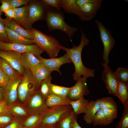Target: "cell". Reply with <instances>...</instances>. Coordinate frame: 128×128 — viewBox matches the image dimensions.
Returning a JSON list of instances; mask_svg holds the SVG:
<instances>
[{"label": "cell", "instance_id": "obj_1", "mask_svg": "<svg viewBox=\"0 0 128 128\" xmlns=\"http://www.w3.org/2000/svg\"><path fill=\"white\" fill-rule=\"evenodd\" d=\"M80 30L81 33V41L78 46H76L73 44V47L70 48L62 45L61 47V49L66 52L74 65L75 70L72 76L73 80L76 81L82 75L89 78L93 77L95 75V70L86 67L82 61L81 54L82 50L85 46L89 44L90 41L81 28Z\"/></svg>", "mask_w": 128, "mask_h": 128}, {"label": "cell", "instance_id": "obj_2", "mask_svg": "<svg viewBox=\"0 0 128 128\" xmlns=\"http://www.w3.org/2000/svg\"><path fill=\"white\" fill-rule=\"evenodd\" d=\"M46 9L45 19L49 31L60 30L66 33L72 41L73 35L78 30V28L71 27L66 23L63 13L60 10L50 6H46Z\"/></svg>", "mask_w": 128, "mask_h": 128}, {"label": "cell", "instance_id": "obj_3", "mask_svg": "<svg viewBox=\"0 0 128 128\" xmlns=\"http://www.w3.org/2000/svg\"><path fill=\"white\" fill-rule=\"evenodd\" d=\"M31 29L34 44L45 51L50 58L56 57L61 49V45L59 41L53 36L47 35L35 28Z\"/></svg>", "mask_w": 128, "mask_h": 128}, {"label": "cell", "instance_id": "obj_4", "mask_svg": "<svg viewBox=\"0 0 128 128\" xmlns=\"http://www.w3.org/2000/svg\"><path fill=\"white\" fill-rule=\"evenodd\" d=\"M38 87L30 69L24 68L22 80L18 88V95L20 101L24 104L29 97L38 90Z\"/></svg>", "mask_w": 128, "mask_h": 128}, {"label": "cell", "instance_id": "obj_5", "mask_svg": "<svg viewBox=\"0 0 128 128\" xmlns=\"http://www.w3.org/2000/svg\"><path fill=\"white\" fill-rule=\"evenodd\" d=\"M72 110L70 105L48 107L44 112L38 126L57 125L64 117Z\"/></svg>", "mask_w": 128, "mask_h": 128}, {"label": "cell", "instance_id": "obj_6", "mask_svg": "<svg viewBox=\"0 0 128 128\" xmlns=\"http://www.w3.org/2000/svg\"><path fill=\"white\" fill-rule=\"evenodd\" d=\"M29 5L27 18L22 25L25 29L30 30L35 22L44 18L45 19L46 11V6L41 1L31 0Z\"/></svg>", "mask_w": 128, "mask_h": 128}, {"label": "cell", "instance_id": "obj_7", "mask_svg": "<svg viewBox=\"0 0 128 128\" xmlns=\"http://www.w3.org/2000/svg\"><path fill=\"white\" fill-rule=\"evenodd\" d=\"M95 22L100 34L101 39L104 47L102 55L103 62L108 64L110 62L109 56L110 53L115 43L114 38L111 35L110 32L99 20L96 19Z\"/></svg>", "mask_w": 128, "mask_h": 128}, {"label": "cell", "instance_id": "obj_8", "mask_svg": "<svg viewBox=\"0 0 128 128\" xmlns=\"http://www.w3.org/2000/svg\"><path fill=\"white\" fill-rule=\"evenodd\" d=\"M9 50H14L20 54L31 52L36 56L40 55L44 52L40 47L35 44L26 45L0 41V51Z\"/></svg>", "mask_w": 128, "mask_h": 128}, {"label": "cell", "instance_id": "obj_9", "mask_svg": "<svg viewBox=\"0 0 128 128\" xmlns=\"http://www.w3.org/2000/svg\"><path fill=\"white\" fill-rule=\"evenodd\" d=\"M23 104L31 114L44 112L48 108L45 100L38 90L31 96Z\"/></svg>", "mask_w": 128, "mask_h": 128}, {"label": "cell", "instance_id": "obj_10", "mask_svg": "<svg viewBox=\"0 0 128 128\" xmlns=\"http://www.w3.org/2000/svg\"><path fill=\"white\" fill-rule=\"evenodd\" d=\"M101 64L104 67L102 78L108 90L109 93L117 96L119 81L114 72L111 70L108 64L102 63H101Z\"/></svg>", "mask_w": 128, "mask_h": 128}, {"label": "cell", "instance_id": "obj_11", "mask_svg": "<svg viewBox=\"0 0 128 128\" xmlns=\"http://www.w3.org/2000/svg\"><path fill=\"white\" fill-rule=\"evenodd\" d=\"M22 76L19 75L10 79L5 89V98L4 101L8 106L16 102L17 98L18 88L21 82Z\"/></svg>", "mask_w": 128, "mask_h": 128}, {"label": "cell", "instance_id": "obj_12", "mask_svg": "<svg viewBox=\"0 0 128 128\" xmlns=\"http://www.w3.org/2000/svg\"><path fill=\"white\" fill-rule=\"evenodd\" d=\"M36 56L49 71L52 72L54 71H56L61 75V73L60 70V67L65 64L72 62L66 53L59 57L48 59L44 58L41 55Z\"/></svg>", "mask_w": 128, "mask_h": 128}, {"label": "cell", "instance_id": "obj_13", "mask_svg": "<svg viewBox=\"0 0 128 128\" xmlns=\"http://www.w3.org/2000/svg\"><path fill=\"white\" fill-rule=\"evenodd\" d=\"M87 78L85 76L79 78L72 87L67 97L71 100H75L88 94L90 91L86 83Z\"/></svg>", "mask_w": 128, "mask_h": 128}, {"label": "cell", "instance_id": "obj_14", "mask_svg": "<svg viewBox=\"0 0 128 128\" xmlns=\"http://www.w3.org/2000/svg\"><path fill=\"white\" fill-rule=\"evenodd\" d=\"M20 53L12 50L0 51V58L8 62L20 74L23 75L24 68L20 60Z\"/></svg>", "mask_w": 128, "mask_h": 128}, {"label": "cell", "instance_id": "obj_15", "mask_svg": "<svg viewBox=\"0 0 128 128\" xmlns=\"http://www.w3.org/2000/svg\"><path fill=\"white\" fill-rule=\"evenodd\" d=\"M103 1V0H96L94 2L86 3L80 8L83 21H89L93 18L100 9Z\"/></svg>", "mask_w": 128, "mask_h": 128}, {"label": "cell", "instance_id": "obj_16", "mask_svg": "<svg viewBox=\"0 0 128 128\" xmlns=\"http://www.w3.org/2000/svg\"><path fill=\"white\" fill-rule=\"evenodd\" d=\"M3 21L5 26L15 31L25 38L33 39V35L31 29L28 30L24 28L13 19L6 18L5 19H3Z\"/></svg>", "mask_w": 128, "mask_h": 128}, {"label": "cell", "instance_id": "obj_17", "mask_svg": "<svg viewBox=\"0 0 128 128\" xmlns=\"http://www.w3.org/2000/svg\"><path fill=\"white\" fill-rule=\"evenodd\" d=\"M5 28L8 35V43L26 45L34 44L33 40L25 38L5 26Z\"/></svg>", "mask_w": 128, "mask_h": 128}, {"label": "cell", "instance_id": "obj_18", "mask_svg": "<svg viewBox=\"0 0 128 128\" xmlns=\"http://www.w3.org/2000/svg\"><path fill=\"white\" fill-rule=\"evenodd\" d=\"M8 106V113L15 118H26L31 114L23 104L16 102Z\"/></svg>", "mask_w": 128, "mask_h": 128}, {"label": "cell", "instance_id": "obj_19", "mask_svg": "<svg viewBox=\"0 0 128 128\" xmlns=\"http://www.w3.org/2000/svg\"><path fill=\"white\" fill-rule=\"evenodd\" d=\"M20 59L21 64L24 68L31 69L41 63L37 57L31 52L20 54Z\"/></svg>", "mask_w": 128, "mask_h": 128}, {"label": "cell", "instance_id": "obj_20", "mask_svg": "<svg viewBox=\"0 0 128 128\" xmlns=\"http://www.w3.org/2000/svg\"><path fill=\"white\" fill-rule=\"evenodd\" d=\"M30 70L36 81L38 88L42 81L50 74L51 73L41 62Z\"/></svg>", "mask_w": 128, "mask_h": 128}, {"label": "cell", "instance_id": "obj_21", "mask_svg": "<svg viewBox=\"0 0 128 128\" xmlns=\"http://www.w3.org/2000/svg\"><path fill=\"white\" fill-rule=\"evenodd\" d=\"M100 109L99 99L89 101L83 119L87 124L92 123V119L96 113Z\"/></svg>", "mask_w": 128, "mask_h": 128}, {"label": "cell", "instance_id": "obj_22", "mask_svg": "<svg viewBox=\"0 0 128 128\" xmlns=\"http://www.w3.org/2000/svg\"><path fill=\"white\" fill-rule=\"evenodd\" d=\"M76 0H60L61 7L64 11L77 16L83 21L82 13L76 3Z\"/></svg>", "mask_w": 128, "mask_h": 128}, {"label": "cell", "instance_id": "obj_23", "mask_svg": "<svg viewBox=\"0 0 128 128\" xmlns=\"http://www.w3.org/2000/svg\"><path fill=\"white\" fill-rule=\"evenodd\" d=\"M89 102L88 100L83 96L76 100H71L70 105L74 113L78 116L81 114L85 113Z\"/></svg>", "mask_w": 128, "mask_h": 128}, {"label": "cell", "instance_id": "obj_24", "mask_svg": "<svg viewBox=\"0 0 128 128\" xmlns=\"http://www.w3.org/2000/svg\"><path fill=\"white\" fill-rule=\"evenodd\" d=\"M47 106L50 107L55 106L70 105L71 101L67 97H61L52 93L45 100Z\"/></svg>", "mask_w": 128, "mask_h": 128}, {"label": "cell", "instance_id": "obj_25", "mask_svg": "<svg viewBox=\"0 0 128 128\" xmlns=\"http://www.w3.org/2000/svg\"><path fill=\"white\" fill-rule=\"evenodd\" d=\"M43 114L44 112L31 114L24 120L23 128L37 127L42 119Z\"/></svg>", "mask_w": 128, "mask_h": 128}, {"label": "cell", "instance_id": "obj_26", "mask_svg": "<svg viewBox=\"0 0 128 128\" xmlns=\"http://www.w3.org/2000/svg\"><path fill=\"white\" fill-rule=\"evenodd\" d=\"M52 79L50 74L42 81L38 89V91L45 100L52 93L50 88Z\"/></svg>", "mask_w": 128, "mask_h": 128}, {"label": "cell", "instance_id": "obj_27", "mask_svg": "<svg viewBox=\"0 0 128 128\" xmlns=\"http://www.w3.org/2000/svg\"><path fill=\"white\" fill-rule=\"evenodd\" d=\"M29 4L20 7L13 8L15 15L14 20L22 25L26 20L27 15Z\"/></svg>", "mask_w": 128, "mask_h": 128}, {"label": "cell", "instance_id": "obj_28", "mask_svg": "<svg viewBox=\"0 0 128 128\" xmlns=\"http://www.w3.org/2000/svg\"><path fill=\"white\" fill-rule=\"evenodd\" d=\"M112 122L106 119L103 109L100 108L93 117L92 123L94 125H100L103 126L108 125Z\"/></svg>", "mask_w": 128, "mask_h": 128}, {"label": "cell", "instance_id": "obj_29", "mask_svg": "<svg viewBox=\"0 0 128 128\" xmlns=\"http://www.w3.org/2000/svg\"><path fill=\"white\" fill-rule=\"evenodd\" d=\"M117 96L121 100L123 105L128 102V85L119 81Z\"/></svg>", "mask_w": 128, "mask_h": 128}, {"label": "cell", "instance_id": "obj_30", "mask_svg": "<svg viewBox=\"0 0 128 128\" xmlns=\"http://www.w3.org/2000/svg\"><path fill=\"white\" fill-rule=\"evenodd\" d=\"M52 93L61 97H67L72 87H66L51 83L50 85Z\"/></svg>", "mask_w": 128, "mask_h": 128}, {"label": "cell", "instance_id": "obj_31", "mask_svg": "<svg viewBox=\"0 0 128 128\" xmlns=\"http://www.w3.org/2000/svg\"><path fill=\"white\" fill-rule=\"evenodd\" d=\"M77 116L73 113V110L64 117L57 124L58 128H71L74 118Z\"/></svg>", "mask_w": 128, "mask_h": 128}, {"label": "cell", "instance_id": "obj_32", "mask_svg": "<svg viewBox=\"0 0 128 128\" xmlns=\"http://www.w3.org/2000/svg\"><path fill=\"white\" fill-rule=\"evenodd\" d=\"M0 58V68L10 79L15 78L18 75L16 71L4 59Z\"/></svg>", "mask_w": 128, "mask_h": 128}, {"label": "cell", "instance_id": "obj_33", "mask_svg": "<svg viewBox=\"0 0 128 128\" xmlns=\"http://www.w3.org/2000/svg\"><path fill=\"white\" fill-rule=\"evenodd\" d=\"M99 99L101 109L117 110V105L112 98L110 97H103Z\"/></svg>", "mask_w": 128, "mask_h": 128}, {"label": "cell", "instance_id": "obj_34", "mask_svg": "<svg viewBox=\"0 0 128 128\" xmlns=\"http://www.w3.org/2000/svg\"><path fill=\"white\" fill-rule=\"evenodd\" d=\"M123 105V112L122 116L115 128H128V102Z\"/></svg>", "mask_w": 128, "mask_h": 128}, {"label": "cell", "instance_id": "obj_35", "mask_svg": "<svg viewBox=\"0 0 128 128\" xmlns=\"http://www.w3.org/2000/svg\"><path fill=\"white\" fill-rule=\"evenodd\" d=\"M114 73L119 81L128 85V69L118 67Z\"/></svg>", "mask_w": 128, "mask_h": 128}, {"label": "cell", "instance_id": "obj_36", "mask_svg": "<svg viewBox=\"0 0 128 128\" xmlns=\"http://www.w3.org/2000/svg\"><path fill=\"white\" fill-rule=\"evenodd\" d=\"M16 118L8 112L0 114V128H4Z\"/></svg>", "mask_w": 128, "mask_h": 128}, {"label": "cell", "instance_id": "obj_37", "mask_svg": "<svg viewBox=\"0 0 128 128\" xmlns=\"http://www.w3.org/2000/svg\"><path fill=\"white\" fill-rule=\"evenodd\" d=\"M106 119L109 121L113 122L117 116V110L108 108L102 109Z\"/></svg>", "mask_w": 128, "mask_h": 128}, {"label": "cell", "instance_id": "obj_38", "mask_svg": "<svg viewBox=\"0 0 128 128\" xmlns=\"http://www.w3.org/2000/svg\"><path fill=\"white\" fill-rule=\"evenodd\" d=\"M41 1L46 6H50L60 10L61 7L60 0H42Z\"/></svg>", "mask_w": 128, "mask_h": 128}, {"label": "cell", "instance_id": "obj_39", "mask_svg": "<svg viewBox=\"0 0 128 128\" xmlns=\"http://www.w3.org/2000/svg\"><path fill=\"white\" fill-rule=\"evenodd\" d=\"M12 8H19L23 5H28L30 0H6Z\"/></svg>", "mask_w": 128, "mask_h": 128}, {"label": "cell", "instance_id": "obj_40", "mask_svg": "<svg viewBox=\"0 0 128 128\" xmlns=\"http://www.w3.org/2000/svg\"><path fill=\"white\" fill-rule=\"evenodd\" d=\"M26 118H16L4 128H23V123Z\"/></svg>", "mask_w": 128, "mask_h": 128}, {"label": "cell", "instance_id": "obj_41", "mask_svg": "<svg viewBox=\"0 0 128 128\" xmlns=\"http://www.w3.org/2000/svg\"><path fill=\"white\" fill-rule=\"evenodd\" d=\"M3 19L0 20V41L8 43V35Z\"/></svg>", "mask_w": 128, "mask_h": 128}, {"label": "cell", "instance_id": "obj_42", "mask_svg": "<svg viewBox=\"0 0 128 128\" xmlns=\"http://www.w3.org/2000/svg\"><path fill=\"white\" fill-rule=\"evenodd\" d=\"M10 78L9 77L0 69V87L5 89Z\"/></svg>", "mask_w": 128, "mask_h": 128}, {"label": "cell", "instance_id": "obj_43", "mask_svg": "<svg viewBox=\"0 0 128 128\" xmlns=\"http://www.w3.org/2000/svg\"><path fill=\"white\" fill-rule=\"evenodd\" d=\"M1 3V5L0 6V9L1 11L4 13L9 9L11 8L9 4L6 0H0Z\"/></svg>", "mask_w": 128, "mask_h": 128}, {"label": "cell", "instance_id": "obj_44", "mask_svg": "<svg viewBox=\"0 0 128 128\" xmlns=\"http://www.w3.org/2000/svg\"><path fill=\"white\" fill-rule=\"evenodd\" d=\"M9 106L4 101L0 102V114L8 112Z\"/></svg>", "mask_w": 128, "mask_h": 128}, {"label": "cell", "instance_id": "obj_45", "mask_svg": "<svg viewBox=\"0 0 128 128\" xmlns=\"http://www.w3.org/2000/svg\"><path fill=\"white\" fill-rule=\"evenodd\" d=\"M96 0H76V3L80 9L86 3L95 2Z\"/></svg>", "mask_w": 128, "mask_h": 128}, {"label": "cell", "instance_id": "obj_46", "mask_svg": "<svg viewBox=\"0 0 128 128\" xmlns=\"http://www.w3.org/2000/svg\"><path fill=\"white\" fill-rule=\"evenodd\" d=\"M6 18L10 19H14L15 15L13 8H11L4 12Z\"/></svg>", "mask_w": 128, "mask_h": 128}, {"label": "cell", "instance_id": "obj_47", "mask_svg": "<svg viewBox=\"0 0 128 128\" xmlns=\"http://www.w3.org/2000/svg\"><path fill=\"white\" fill-rule=\"evenodd\" d=\"M77 116H76L74 118L72 123L71 128H82L77 122Z\"/></svg>", "mask_w": 128, "mask_h": 128}, {"label": "cell", "instance_id": "obj_48", "mask_svg": "<svg viewBox=\"0 0 128 128\" xmlns=\"http://www.w3.org/2000/svg\"><path fill=\"white\" fill-rule=\"evenodd\" d=\"M5 98V90L0 87V102L4 101Z\"/></svg>", "mask_w": 128, "mask_h": 128}, {"label": "cell", "instance_id": "obj_49", "mask_svg": "<svg viewBox=\"0 0 128 128\" xmlns=\"http://www.w3.org/2000/svg\"><path fill=\"white\" fill-rule=\"evenodd\" d=\"M39 128H58L57 125H53L41 126Z\"/></svg>", "mask_w": 128, "mask_h": 128}, {"label": "cell", "instance_id": "obj_50", "mask_svg": "<svg viewBox=\"0 0 128 128\" xmlns=\"http://www.w3.org/2000/svg\"><path fill=\"white\" fill-rule=\"evenodd\" d=\"M2 14V12L1 11L0 9V20H2L3 18H2L1 17V15Z\"/></svg>", "mask_w": 128, "mask_h": 128}, {"label": "cell", "instance_id": "obj_51", "mask_svg": "<svg viewBox=\"0 0 128 128\" xmlns=\"http://www.w3.org/2000/svg\"><path fill=\"white\" fill-rule=\"evenodd\" d=\"M35 127H27L25 128H36Z\"/></svg>", "mask_w": 128, "mask_h": 128}, {"label": "cell", "instance_id": "obj_52", "mask_svg": "<svg viewBox=\"0 0 128 128\" xmlns=\"http://www.w3.org/2000/svg\"><path fill=\"white\" fill-rule=\"evenodd\" d=\"M0 65H1V58H0Z\"/></svg>", "mask_w": 128, "mask_h": 128}]
</instances>
